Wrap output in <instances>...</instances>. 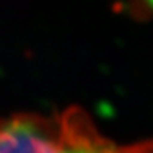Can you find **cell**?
Instances as JSON below:
<instances>
[{"label": "cell", "instance_id": "obj_1", "mask_svg": "<svg viewBox=\"0 0 153 153\" xmlns=\"http://www.w3.org/2000/svg\"><path fill=\"white\" fill-rule=\"evenodd\" d=\"M0 153H153V145L109 142L82 109L70 108L56 117L16 114L0 119Z\"/></svg>", "mask_w": 153, "mask_h": 153}]
</instances>
